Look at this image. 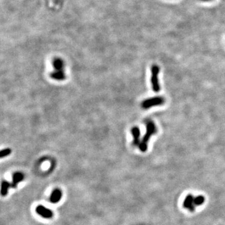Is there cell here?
I'll use <instances>...</instances> for the list:
<instances>
[{"mask_svg": "<svg viewBox=\"0 0 225 225\" xmlns=\"http://www.w3.org/2000/svg\"><path fill=\"white\" fill-rule=\"evenodd\" d=\"M11 187V184L8 183V181H4L2 182V190H1V194L2 196H6L8 193V189Z\"/></svg>", "mask_w": 225, "mask_h": 225, "instance_id": "8fae6325", "label": "cell"}, {"mask_svg": "<svg viewBox=\"0 0 225 225\" xmlns=\"http://www.w3.org/2000/svg\"><path fill=\"white\" fill-rule=\"evenodd\" d=\"M36 211L38 215L45 218H51L53 216V213L51 209L42 205L38 206L36 208Z\"/></svg>", "mask_w": 225, "mask_h": 225, "instance_id": "5b68a950", "label": "cell"}, {"mask_svg": "<svg viewBox=\"0 0 225 225\" xmlns=\"http://www.w3.org/2000/svg\"><path fill=\"white\" fill-rule=\"evenodd\" d=\"M62 197V193L60 190L56 189L52 193L50 196V201L52 203H57L60 201Z\"/></svg>", "mask_w": 225, "mask_h": 225, "instance_id": "52a82bcc", "label": "cell"}, {"mask_svg": "<svg viewBox=\"0 0 225 225\" xmlns=\"http://www.w3.org/2000/svg\"><path fill=\"white\" fill-rule=\"evenodd\" d=\"M160 73V68L157 65H153L151 67V82L152 85V88L154 92L158 93L160 90V85L158 82V74Z\"/></svg>", "mask_w": 225, "mask_h": 225, "instance_id": "3957f363", "label": "cell"}, {"mask_svg": "<svg viewBox=\"0 0 225 225\" xmlns=\"http://www.w3.org/2000/svg\"><path fill=\"white\" fill-rule=\"evenodd\" d=\"M11 153V150L10 148L3 149L1 151V152H0V157H1V158L6 157L8 155H9Z\"/></svg>", "mask_w": 225, "mask_h": 225, "instance_id": "7c38bea8", "label": "cell"}, {"mask_svg": "<svg viewBox=\"0 0 225 225\" xmlns=\"http://www.w3.org/2000/svg\"><path fill=\"white\" fill-rule=\"evenodd\" d=\"M146 128L147 131L144 134L142 140L140 142L139 145V149L142 152H145L148 148V143L149 141L150 138L154 134L157 133V128L154 125V122L150 120H148L146 121Z\"/></svg>", "mask_w": 225, "mask_h": 225, "instance_id": "6da1fadb", "label": "cell"}, {"mask_svg": "<svg viewBox=\"0 0 225 225\" xmlns=\"http://www.w3.org/2000/svg\"><path fill=\"white\" fill-rule=\"evenodd\" d=\"M199 1L201 2H205V3H208V2H212L213 0H199Z\"/></svg>", "mask_w": 225, "mask_h": 225, "instance_id": "4fadbf2b", "label": "cell"}, {"mask_svg": "<svg viewBox=\"0 0 225 225\" xmlns=\"http://www.w3.org/2000/svg\"><path fill=\"white\" fill-rule=\"evenodd\" d=\"M50 76L56 80H63L66 78L63 71H55L50 74Z\"/></svg>", "mask_w": 225, "mask_h": 225, "instance_id": "30bf717a", "label": "cell"}, {"mask_svg": "<svg viewBox=\"0 0 225 225\" xmlns=\"http://www.w3.org/2000/svg\"><path fill=\"white\" fill-rule=\"evenodd\" d=\"M24 178L23 174L20 172H17L13 175V183H11V188H16L18 184L21 182Z\"/></svg>", "mask_w": 225, "mask_h": 225, "instance_id": "ba28073f", "label": "cell"}, {"mask_svg": "<svg viewBox=\"0 0 225 225\" xmlns=\"http://www.w3.org/2000/svg\"><path fill=\"white\" fill-rule=\"evenodd\" d=\"M53 66L55 71H63L64 63L61 59L56 58L53 61Z\"/></svg>", "mask_w": 225, "mask_h": 225, "instance_id": "9c48e42d", "label": "cell"}, {"mask_svg": "<svg viewBox=\"0 0 225 225\" xmlns=\"http://www.w3.org/2000/svg\"><path fill=\"white\" fill-rule=\"evenodd\" d=\"M131 133L133 137V145L135 147H139V145L141 142L140 141L141 133H140V128L137 126L133 127L131 129Z\"/></svg>", "mask_w": 225, "mask_h": 225, "instance_id": "8992f818", "label": "cell"}, {"mask_svg": "<svg viewBox=\"0 0 225 225\" xmlns=\"http://www.w3.org/2000/svg\"><path fill=\"white\" fill-rule=\"evenodd\" d=\"M183 206L190 211L191 212H193L197 207L195 204L194 201V196H193L192 194H188L183 201Z\"/></svg>", "mask_w": 225, "mask_h": 225, "instance_id": "277c9868", "label": "cell"}, {"mask_svg": "<svg viewBox=\"0 0 225 225\" xmlns=\"http://www.w3.org/2000/svg\"><path fill=\"white\" fill-rule=\"evenodd\" d=\"M165 102V99L161 96H156L151 98L147 99L143 101L141 107L144 109H148L156 106H160L163 104Z\"/></svg>", "mask_w": 225, "mask_h": 225, "instance_id": "7a4b0ae2", "label": "cell"}]
</instances>
